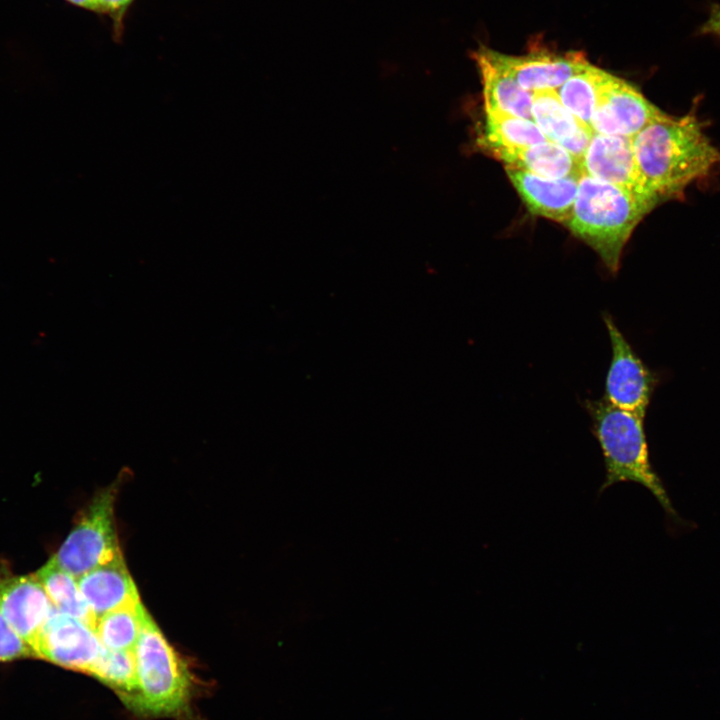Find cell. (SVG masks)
<instances>
[{"mask_svg": "<svg viewBox=\"0 0 720 720\" xmlns=\"http://www.w3.org/2000/svg\"><path fill=\"white\" fill-rule=\"evenodd\" d=\"M693 107L657 120L632 137L646 198L656 206L682 198L686 188L720 164V149L704 132Z\"/></svg>", "mask_w": 720, "mask_h": 720, "instance_id": "6da1fadb", "label": "cell"}, {"mask_svg": "<svg viewBox=\"0 0 720 720\" xmlns=\"http://www.w3.org/2000/svg\"><path fill=\"white\" fill-rule=\"evenodd\" d=\"M653 208L626 190L583 174L572 215L564 225L589 245L615 274L625 244Z\"/></svg>", "mask_w": 720, "mask_h": 720, "instance_id": "7a4b0ae2", "label": "cell"}, {"mask_svg": "<svg viewBox=\"0 0 720 720\" xmlns=\"http://www.w3.org/2000/svg\"><path fill=\"white\" fill-rule=\"evenodd\" d=\"M585 408L592 420L605 466L600 492L620 482H634L648 489L673 522H680L666 488L654 471L644 430L643 417L619 409L602 400H587Z\"/></svg>", "mask_w": 720, "mask_h": 720, "instance_id": "3957f363", "label": "cell"}, {"mask_svg": "<svg viewBox=\"0 0 720 720\" xmlns=\"http://www.w3.org/2000/svg\"><path fill=\"white\" fill-rule=\"evenodd\" d=\"M133 653L136 687L124 703L134 712L147 716L184 712L191 696V675L149 614Z\"/></svg>", "mask_w": 720, "mask_h": 720, "instance_id": "277c9868", "label": "cell"}, {"mask_svg": "<svg viewBox=\"0 0 720 720\" xmlns=\"http://www.w3.org/2000/svg\"><path fill=\"white\" fill-rule=\"evenodd\" d=\"M115 496V486L98 494L52 556L61 568L76 578L121 552L114 525Z\"/></svg>", "mask_w": 720, "mask_h": 720, "instance_id": "5b68a950", "label": "cell"}, {"mask_svg": "<svg viewBox=\"0 0 720 720\" xmlns=\"http://www.w3.org/2000/svg\"><path fill=\"white\" fill-rule=\"evenodd\" d=\"M612 358L605 379L604 399L611 405L644 418L655 387V377L636 355L609 314H603Z\"/></svg>", "mask_w": 720, "mask_h": 720, "instance_id": "8992f818", "label": "cell"}, {"mask_svg": "<svg viewBox=\"0 0 720 720\" xmlns=\"http://www.w3.org/2000/svg\"><path fill=\"white\" fill-rule=\"evenodd\" d=\"M668 115L638 88L609 73L598 95L591 128L598 134L632 138L649 124Z\"/></svg>", "mask_w": 720, "mask_h": 720, "instance_id": "52a82bcc", "label": "cell"}, {"mask_svg": "<svg viewBox=\"0 0 720 720\" xmlns=\"http://www.w3.org/2000/svg\"><path fill=\"white\" fill-rule=\"evenodd\" d=\"M103 650L94 628L53 608L32 647L34 657L91 674Z\"/></svg>", "mask_w": 720, "mask_h": 720, "instance_id": "ba28073f", "label": "cell"}, {"mask_svg": "<svg viewBox=\"0 0 720 720\" xmlns=\"http://www.w3.org/2000/svg\"><path fill=\"white\" fill-rule=\"evenodd\" d=\"M477 53L529 92L556 90L589 63L579 52L535 51L516 56L481 48Z\"/></svg>", "mask_w": 720, "mask_h": 720, "instance_id": "9c48e42d", "label": "cell"}, {"mask_svg": "<svg viewBox=\"0 0 720 720\" xmlns=\"http://www.w3.org/2000/svg\"><path fill=\"white\" fill-rule=\"evenodd\" d=\"M581 167L584 174L626 190L655 207L645 196L632 138L594 133Z\"/></svg>", "mask_w": 720, "mask_h": 720, "instance_id": "30bf717a", "label": "cell"}, {"mask_svg": "<svg viewBox=\"0 0 720 720\" xmlns=\"http://www.w3.org/2000/svg\"><path fill=\"white\" fill-rule=\"evenodd\" d=\"M0 608L13 630L32 649L54 607L32 574L0 579Z\"/></svg>", "mask_w": 720, "mask_h": 720, "instance_id": "8fae6325", "label": "cell"}, {"mask_svg": "<svg viewBox=\"0 0 720 720\" xmlns=\"http://www.w3.org/2000/svg\"><path fill=\"white\" fill-rule=\"evenodd\" d=\"M505 170L532 214L562 224L570 219L581 176L549 179L521 169Z\"/></svg>", "mask_w": 720, "mask_h": 720, "instance_id": "7c38bea8", "label": "cell"}, {"mask_svg": "<svg viewBox=\"0 0 720 720\" xmlns=\"http://www.w3.org/2000/svg\"><path fill=\"white\" fill-rule=\"evenodd\" d=\"M77 583L96 620L109 611L140 603L121 552L78 577Z\"/></svg>", "mask_w": 720, "mask_h": 720, "instance_id": "4fadbf2b", "label": "cell"}, {"mask_svg": "<svg viewBox=\"0 0 720 720\" xmlns=\"http://www.w3.org/2000/svg\"><path fill=\"white\" fill-rule=\"evenodd\" d=\"M531 111L533 121L545 137L581 162L594 132L563 106L557 91L532 92Z\"/></svg>", "mask_w": 720, "mask_h": 720, "instance_id": "5bb4252c", "label": "cell"}, {"mask_svg": "<svg viewBox=\"0 0 720 720\" xmlns=\"http://www.w3.org/2000/svg\"><path fill=\"white\" fill-rule=\"evenodd\" d=\"M486 152L502 161L505 167L525 170L544 178L559 179L584 174L578 159L549 140L525 147L492 148Z\"/></svg>", "mask_w": 720, "mask_h": 720, "instance_id": "9a60e30c", "label": "cell"}, {"mask_svg": "<svg viewBox=\"0 0 720 720\" xmlns=\"http://www.w3.org/2000/svg\"><path fill=\"white\" fill-rule=\"evenodd\" d=\"M475 59L481 74L485 112H497L532 120V92L491 65L480 54Z\"/></svg>", "mask_w": 720, "mask_h": 720, "instance_id": "2e32d148", "label": "cell"}, {"mask_svg": "<svg viewBox=\"0 0 720 720\" xmlns=\"http://www.w3.org/2000/svg\"><path fill=\"white\" fill-rule=\"evenodd\" d=\"M34 576L57 611L95 627L96 617L80 592L77 578L61 568L53 557Z\"/></svg>", "mask_w": 720, "mask_h": 720, "instance_id": "e0dca14e", "label": "cell"}, {"mask_svg": "<svg viewBox=\"0 0 720 720\" xmlns=\"http://www.w3.org/2000/svg\"><path fill=\"white\" fill-rule=\"evenodd\" d=\"M548 141L534 121L513 115L485 112L478 139L484 151L492 148L525 147Z\"/></svg>", "mask_w": 720, "mask_h": 720, "instance_id": "ac0fdd59", "label": "cell"}, {"mask_svg": "<svg viewBox=\"0 0 720 720\" xmlns=\"http://www.w3.org/2000/svg\"><path fill=\"white\" fill-rule=\"evenodd\" d=\"M148 614L141 602L124 606L98 617L94 630L103 647L133 651Z\"/></svg>", "mask_w": 720, "mask_h": 720, "instance_id": "d6986e66", "label": "cell"}, {"mask_svg": "<svg viewBox=\"0 0 720 720\" xmlns=\"http://www.w3.org/2000/svg\"><path fill=\"white\" fill-rule=\"evenodd\" d=\"M608 74L588 63L556 90L563 106L590 128L598 95Z\"/></svg>", "mask_w": 720, "mask_h": 720, "instance_id": "ffe728a7", "label": "cell"}, {"mask_svg": "<svg viewBox=\"0 0 720 720\" xmlns=\"http://www.w3.org/2000/svg\"><path fill=\"white\" fill-rule=\"evenodd\" d=\"M90 675L115 690L125 702L136 687L133 651H116L103 647Z\"/></svg>", "mask_w": 720, "mask_h": 720, "instance_id": "44dd1931", "label": "cell"}, {"mask_svg": "<svg viewBox=\"0 0 720 720\" xmlns=\"http://www.w3.org/2000/svg\"><path fill=\"white\" fill-rule=\"evenodd\" d=\"M34 657L30 646L13 630L0 608V661Z\"/></svg>", "mask_w": 720, "mask_h": 720, "instance_id": "7402d4cb", "label": "cell"}, {"mask_svg": "<svg viewBox=\"0 0 720 720\" xmlns=\"http://www.w3.org/2000/svg\"><path fill=\"white\" fill-rule=\"evenodd\" d=\"M99 13L107 15L112 21L113 36L120 40L124 32V22L128 11L136 0H98Z\"/></svg>", "mask_w": 720, "mask_h": 720, "instance_id": "603a6c76", "label": "cell"}, {"mask_svg": "<svg viewBox=\"0 0 720 720\" xmlns=\"http://www.w3.org/2000/svg\"><path fill=\"white\" fill-rule=\"evenodd\" d=\"M701 34H712L720 36V7L713 8L708 19L699 29Z\"/></svg>", "mask_w": 720, "mask_h": 720, "instance_id": "cb8c5ba5", "label": "cell"}, {"mask_svg": "<svg viewBox=\"0 0 720 720\" xmlns=\"http://www.w3.org/2000/svg\"><path fill=\"white\" fill-rule=\"evenodd\" d=\"M66 1L77 7L99 13V1L98 0H66Z\"/></svg>", "mask_w": 720, "mask_h": 720, "instance_id": "d4e9b609", "label": "cell"}]
</instances>
